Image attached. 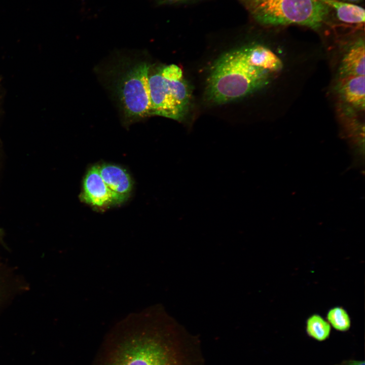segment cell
<instances>
[{
    "instance_id": "8",
    "label": "cell",
    "mask_w": 365,
    "mask_h": 365,
    "mask_svg": "<svg viewBox=\"0 0 365 365\" xmlns=\"http://www.w3.org/2000/svg\"><path fill=\"white\" fill-rule=\"evenodd\" d=\"M364 76L340 77L337 91L341 99L353 107L364 110L365 105Z\"/></svg>"
},
{
    "instance_id": "13",
    "label": "cell",
    "mask_w": 365,
    "mask_h": 365,
    "mask_svg": "<svg viewBox=\"0 0 365 365\" xmlns=\"http://www.w3.org/2000/svg\"><path fill=\"white\" fill-rule=\"evenodd\" d=\"M326 318L330 324L337 331L345 332L350 327V317L342 307H336L331 309L327 313Z\"/></svg>"
},
{
    "instance_id": "4",
    "label": "cell",
    "mask_w": 365,
    "mask_h": 365,
    "mask_svg": "<svg viewBox=\"0 0 365 365\" xmlns=\"http://www.w3.org/2000/svg\"><path fill=\"white\" fill-rule=\"evenodd\" d=\"M131 346L118 354L115 365H172L167 351L156 339L153 329L154 320L143 317L129 319Z\"/></svg>"
},
{
    "instance_id": "6",
    "label": "cell",
    "mask_w": 365,
    "mask_h": 365,
    "mask_svg": "<svg viewBox=\"0 0 365 365\" xmlns=\"http://www.w3.org/2000/svg\"><path fill=\"white\" fill-rule=\"evenodd\" d=\"M82 201L98 209H105L122 203L103 181L99 166H93L88 171L83 180Z\"/></svg>"
},
{
    "instance_id": "14",
    "label": "cell",
    "mask_w": 365,
    "mask_h": 365,
    "mask_svg": "<svg viewBox=\"0 0 365 365\" xmlns=\"http://www.w3.org/2000/svg\"><path fill=\"white\" fill-rule=\"evenodd\" d=\"M335 365H365L364 360L349 359L343 361L340 364Z\"/></svg>"
},
{
    "instance_id": "5",
    "label": "cell",
    "mask_w": 365,
    "mask_h": 365,
    "mask_svg": "<svg viewBox=\"0 0 365 365\" xmlns=\"http://www.w3.org/2000/svg\"><path fill=\"white\" fill-rule=\"evenodd\" d=\"M149 66L140 62L129 69L120 80L118 94L128 118H142L151 115Z\"/></svg>"
},
{
    "instance_id": "9",
    "label": "cell",
    "mask_w": 365,
    "mask_h": 365,
    "mask_svg": "<svg viewBox=\"0 0 365 365\" xmlns=\"http://www.w3.org/2000/svg\"><path fill=\"white\" fill-rule=\"evenodd\" d=\"M364 42L359 39L346 51L340 64V77L364 76Z\"/></svg>"
},
{
    "instance_id": "1",
    "label": "cell",
    "mask_w": 365,
    "mask_h": 365,
    "mask_svg": "<svg viewBox=\"0 0 365 365\" xmlns=\"http://www.w3.org/2000/svg\"><path fill=\"white\" fill-rule=\"evenodd\" d=\"M270 72L248 62L243 48L228 52L212 66L206 88L211 102L223 103L243 97L267 85Z\"/></svg>"
},
{
    "instance_id": "3",
    "label": "cell",
    "mask_w": 365,
    "mask_h": 365,
    "mask_svg": "<svg viewBox=\"0 0 365 365\" xmlns=\"http://www.w3.org/2000/svg\"><path fill=\"white\" fill-rule=\"evenodd\" d=\"M151 115L181 120L188 110L191 89L181 68L170 64L149 76Z\"/></svg>"
},
{
    "instance_id": "10",
    "label": "cell",
    "mask_w": 365,
    "mask_h": 365,
    "mask_svg": "<svg viewBox=\"0 0 365 365\" xmlns=\"http://www.w3.org/2000/svg\"><path fill=\"white\" fill-rule=\"evenodd\" d=\"M247 60L251 65L270 73L281 70L283 63L279 57L269 48L260 45L243 48Z\"/></svg>"
},
{
    "instance_id": "2",
    "label": "cell",
    "mask_w": 365,
    "mask_h": 365,
    "mask_svg": "<svg viewBox=\"0 0 365 365\" xmlns=\"http://www.w3.org/2000/svg\"><path fill=\"white\" fill-rule=\"evenodd\" d=\"M258 22L268 26L298 25L319 28L330 8L319 0H239Z\"/></svg>"
},
{
    "instance_id": "11",
    "label": "cell",
    "mask_w": 365,
    "mask_h": 365,
    "mask_svg": "<svg viewBox=\"0 0 365 365\" xmlns=\"http://www.w3.org/2000/svg\"><path fill=\"white\" fill-rule=\"evenodd\" d=\"M333 8L340 21L349 23L364 22V10L354 4L338 0H319Z\"/></svg>"
},
{
    "instance_id": "7",
    "label": "cell",
    "mask_w": 365,
    "mask_h": 365,
    "mask_svg": "<svg viewBox=\"0 0 365 365\" xmlns=\"http://www.w3.org/2000/svg\"><path fill=\"white\" fill-rule=\"evenodd\" d=\"M100 174L110 190L124 202L129 197L132 182L127 171L112 164L99 166Z\"/></svg>"
},
{
    "instance_id": "12",
    "label": "cell",
    "mask_w": 365,
    "mask_h": 365,
    "mask_svg": "<svg viewBox=\"0 0 365 365\" xmlns=\"http://www.w3.org/2000/svg\"><path fill=\"white\" fill-rule=\"evenodd\" d=\"M306 330L309 337L321 342L329 338L331 326L322 316L318 314H314L307 320Z\"/></svg>"
},
{
    "instance_id": "15",
    "label": "cell",
    "mask_w": 365,
    "mask_h": 365,
    "mask_svg": "<svg viewBox=\"0 0 365 365\" xmlns=\"http://www.w3.org/2000/svg\"><path fill=\"white\" fill-rule=\"evenodd\" d=\"M338 1H343V2H347V3H349V2L357 3V2H360L361 0H338Z\"/></svg>"
}]
</instances>
